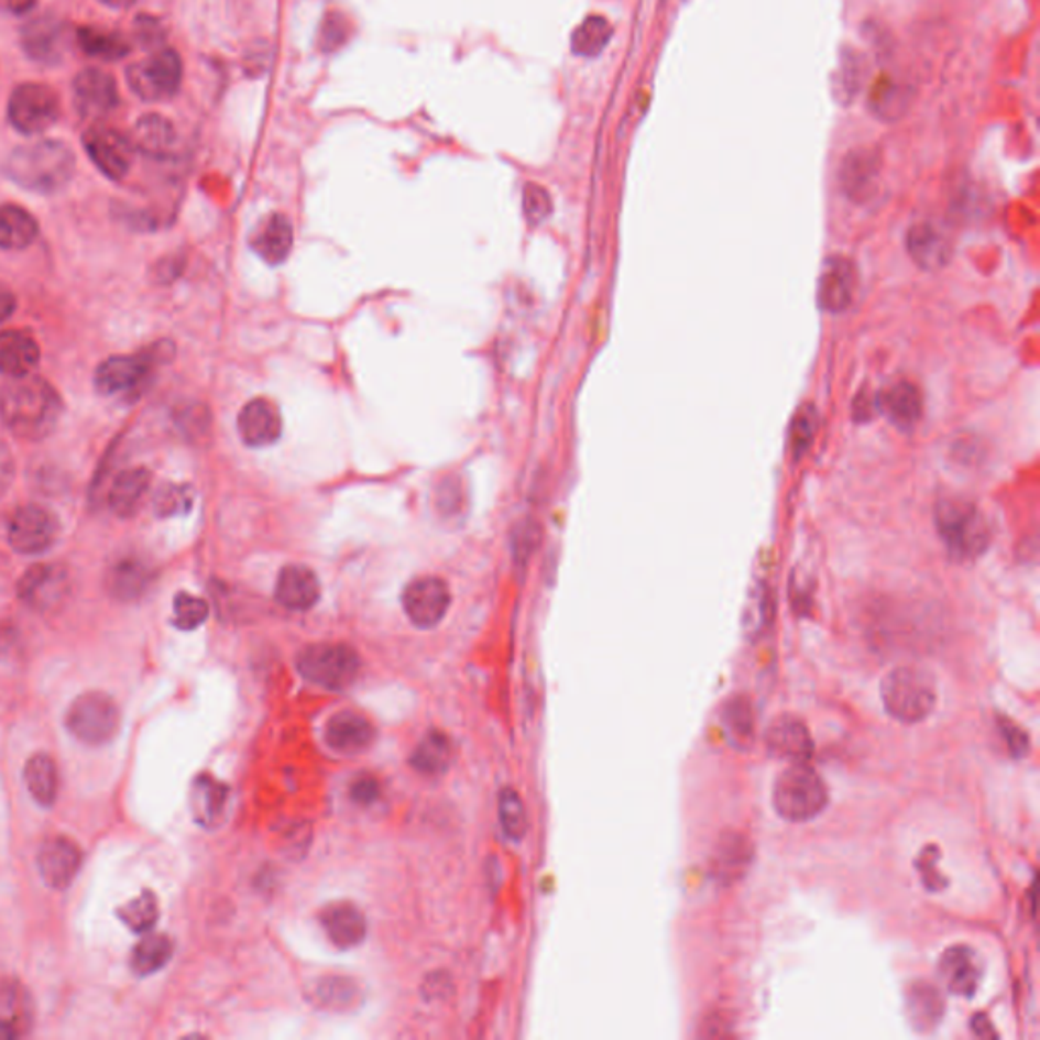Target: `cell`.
I'll return each instance as SVG.
<instances>
[{
  "label": "cell",
  "instance_id": "obj_1",
  "mask_svg": "<svg viewBox=\"0 0 1040 1040\" xmlns=\"http://www.w3.org/2000/svg\"><path fill=\"white\" fill-rule=\"evenodd\" d=\"M64 403L52 384L26 374L11 379L0 388V417L17 437L40 441L53 434Z\"/></svg>",
  "mask_w": 1040,
  "mask_h": 1040
},
{
  "label": "cell",
  "instance_id": "obj_2",
  "mask_svg": "<svg viewBox=\"0 0 1040 1040\" xmlns=\"http://www.w3.org/2000/svg\"><path fill=\"white\" fill-rule=\"evenodd\" d=\"M76 172V155L62 141H40L14 149L4 161V173L23 189L50 196L64 189Z\"/></svg>",
  "mask_w": 1040,
  "mask_h": 1040
},
{
  "label": "cell",
  "instance_id": "obj_3",
  "mask_svg": "<svg viewBox=\"0 0 1040 1040\" xmlns=\"http://www.w3.org/2000/svg\"><path fill=\"white\" fill-rule=\"evenodd\" d=\"M935 527L948 554L955 561H975L988 551L992 530L974 502L941 499L937 502Z\"/></svg>",
  "mask_w": 1040,
  "mask_h": 1040
},
{
  "label": "cell",
  "instance_id": "obj_4",
  "mask_svg": "<svg viewBox=\"0 0 1040 1040\" xmlns=\"http://www.w3.org/2000/svg\"><path fill=\"white\" fill-rule=\"evenodd\" d=\"M884 710L900 724L924 722L937 705V681L931 671L902 665L886 672L880 686Z\"/></svg>",
  "mask_w": 1040,
  "mask_h": 1040
},
{
  "label": "cell",
  "instance_id": "obj_5",
  "mask_svg": "<svg viewBox=\"0 0 1040 1040\" xmlns=\"http://www.w3.org/2000/svg\"><path fill=\"white\" fill-rule=\"evenodd\" d=\"M830 792L809 763H790L773 785V807L789 823H807L825 811Z\"/></svg>",
  "mask_w": 1040,
  "mask_h": 1040
},
{
  "label": "cell",
  "instance_id": "obj_6",
  "mask_svg": "<svg viewBox=\"0 0 1040 1040\" xmlns=\"http://www.w3.org/2000/svg\"><path fill=\"white\" fill-rule=\"evenodd\" d=\"M297 669L307 681L340 691L354 683L360 672V657L352 646L319 643L299 653Z\"/></svg>",
  "mask_w": 1040,
  "mask_h": 1040
},
{
  "label": "cell",
  "instance_id": "obj_7",
  "mask_svg": "<svg viewBox=\"0 0 1040 1040\" xmlns=\"http://www.w3.org/2000/svg\"><path fill=\"white\" fill-rule=\"evenodd\" d=\"M132 92L146 102L173 98L184 78L182 57L173 50H155L143 62H136L127 72Z\"/></svg>",
  "mask_w": 1040,
  "mask_h": 1040
},
{
  "label": "cell",
  "instance_id": "obj_8",
  "mask_svg": "<svg viewBox=\"0 0 1040 1040\" xmlns=\"http://www.w3.org/2000/svg\"><path fill=\"white\" fill-rule=\"evenodd\" d=\"M172 350L173 346L158 343L157 348H149L139 354L108 358L96 369V391L106 396L132 393L149 381L153 369L163 362V354Z\"/></svg>",
  "mask_w": 1040,
  "mask_h": 1040
},
{
  "label": "cell",
  "instance_id": "obj_9",
  "mask_svg": "<svg viewBox=\"0 0 1040 1040\" xmlns=\"http://www.w3.org/2000/svg\"><path fill=\"white\" fill-rule=\"evenodd\" d=\"M67 727L86 744H105L119 732L117 701L106 693H84L67 710Z\"/></svg>",
  "mask_w": 1040,
  "mask_h": 1040
},
{
  "label": "cell",
  "instance_id": "obj_10",
  "mask_svg": "<svg viewBox=\"0 0 1040 1040\" xmlns=\"http://www.w3.org/2000/svg\"><path fill=\"white\" fill-rule=\"evenodd\" d=\"M59 96L43 84H21L9 100V120L23 134H40L59 119Z\"/></svg>",
  "mask_w": 1040,
  "mask_h": 1040
},
{
  "label": "cell",
  "instance_id": "obj_11",
  "mask_svg": "<svg viewBox=\"0 0 1040 1040\" xmlns=\"http://www.w3.org/2000/svg\"><path fill=\"white\" fill-rule=\"evenodd\" d=\"M57 518L35 504L17 508L7 530L11 547L21 555L45 554L57 539Z\"/></svg>",
  "mask_w": 1040,
  "mask_h": 1040
},
{
  "label": "cell",
  "instance_id": "obj_12",
  "mask_svg": "<svg viewBox=\"0 0 1040 1040\" xmlns=\"http://www.w3.org/2000/svg\"><path fill=\"white\" fill-rule=\"evenodd\" d=\"M84 149L94 165L105 173L108 179L120 182L131 172L132 146L131 139L108 127H92L81 136Z\"/></svg>",
  "mask_w": 1040,
  "mask_h": 1040
},
{
  "label": "cell",
  "instance_id": "obj_13",
  "mask_svg": "<svg viewBox=\"0 0 1040 1040\" xmlns=\"http://www.w3.org/2000/svg\"><path fill=\"white\" fill-rule=\"evenodd\" d=\"M451 593L448 583L439 578L413 580L403 592V607L408 620L423 631L437 626L448 614Z\"/></svg>",
  "mask_w": 1040,
  "mask_h": 1040
},
{
  "label": "cell",
  "instance_id": "obj_14",
  "mask_svg": "<svg viewBox=\"0 0 1040 1040\" xmlns=\"http://www.w3.org/2000/svg\"><path fill=\"white\" fill-rule=\"evenodd\" d=\"M880 172L883 161L876 149H854L842 161L840 167V185L845 198L854 204H868L876 198L880 187Z\"/></svg>",
  "mask_w": 1040,
  "mask_h": 1040
},
{
  "label": "cell",
  "instance_id": "obj_15",
  "mask_svg": "<svg viewBox=\"0 0 1040 1040\" xmlns=\"http://www.w3.org/2000/svg\"><path fill=\"white\" fill-rule=\"evenodd\" d=\"M69 29L64 21L43 14L29 21L21 31V45L33 62L55 66L66 57L69 47Z\"/></svg>",
  "mask_w": 1040,
  "mask_h": 1040
},
{
  "label": "cell",
  "instance_id": "obj_16",
  "mask_svg": "<svg viewBox=\"0 0 1040 1040\" xmlns=\"http://www.w3.org/2000/svg\"><path fill=\"white\" fill-rule=\"evenodd\" d=\"M766 752L782 763H809L815 744L809 727L797 715H778L764 732Z\"/></svg>",
  "mask_w": 1040,
  "mask_h": 1040
},
{
  "label": "cell",
  "instance_id": "obj_17",
  "mask_svg": "<svg viewBox=\"0 0 1040 1040\" xmlns=\"http://www.w3.org/2000/svg\"><path fill=\"white\" fill-rule=\"evenodd\" d=\"M74 106L84 119H105L119 106L117 81L105 69H84L74 79Z\"/></svg>",
  "mask_w": 1040,
  "mask_h": 1040
},
{
  "label": "cell",
  "instance_id": "obj_18",
  "mask_svg": "<svg viewBox=\"0 0 1040 1040\" xmlns=\"http://www.w3.org/2000/svg\"><path fill=\"white\" fill-rule=\"evenodd\" d=\"M857 289V271L845 256H830L819 275L817 302L828 314H842L852 302Z\"/></svg>",
  "mask_w": 1040,
  "mask_h": 1040
},
{
  "label": "cell",
  "instance_id": "obj_19",
  "mask_svg": "<svg viewBox=\"0 0 1040 1040\" xmlns=\"http://www.w3.org/2000/svg\"><path fill=\"white\" fill-rule=\"evenodd\" d=\"M937 974L949 994L960 998H974L982 982V967L977 962V953L967 945H953L945 949Z\"/></svg>",
  "mask_w": 1040,
  "mask_h": 1040
},
{
  "label": "cell",
  "instance_id": "obj_20",
  "mask_svg": "<svg viewBox=\"0 0 1040 1040\" xmlns=\"http://www.w3.org/2000/svg\"><path fill=\"white\" fill-rule=\"evenodd\" d=\"M238 434L249 448L273 446L283 434L281 413L269 398H252L238 415Z\"/></svg>",
  "mask_w": 1040,
  "mask_h": 1040
},
{
  "label": "cell",
  "instance_id": "obj_21",
  "mask_svg": "<svg viewBox=\"0 0 1040 1040\" xmlns=\"http://www.w3.org/2000/svg\"><path fill=\"white\" fill-rule=\"evenodd\" d=\"M67 590L69 578L64 567L35 566L26 571L19 583V598L26 606L50 610L66 598Z\"/></svg>",
  "mask_w": 1040,
  "mask_h": 1040
},
{
  "label": "cell",
  "instance_id": "obj_22",
  "mask_svg": "<svg viewBox=\"0 0 1040 1040\" xmlns=\"http://www.w3.org/2000/svg\"><path fill=\"white\" fill-rule=\"evenodd\" d=\"M79 866H81V852L72 840L57 835V838H50L41 845L37 868H40L41 878L52 888H57V890L67 888L74 883Z\"/></svg>",
  "mask_w": 1040,
  "mask_h": 1040
},
{
  "label": "cell",
  "instance_id": "obj_23",
  "mask_svg": "<svg viewBox=\"0 0 1040 1040\" xmlns=\"http://www.w3.org/2000/svg\"><path fill=\"white\" fill-rule=\"evenodd\" d=\"M907 251L922 271H939L949 263L953 244L948 232L933 222H919L907 234Z\"/></svg>",
  "mask_w": 1040,
  "mask_h": 1040
},
{
  "label": "cell",
  "instance_id": "obj_24",
  "mask_svg": "<svg viewBox=\"0 0 1040 1040\" xmlns=\"http://www.w3.org/2000/svg\"><path fill=\"white\" fill-rule=\"evenodd\" d=\"M878 410L902 431L917 427L922 417L921 388L910 381L890 382L876 398Z\"/></svg>",
  "mask_w": 1040,
  "mask_h": 1040
},
{
  "label": "cell",
  "instance_id": "obj_25",
  "mask_svg": "<svg viewBox=\"0 0 1040 1040\" xmlns=\"http://www.w3.org/2000/svg\"><path fill=\"white\" fill-rule=\"evenodd\" d=\"M275 598L287 610L305 612L319 600V580L309 567L287 566L278 573Z\"/></svg>",
  "mask_w": 1040,
  "mask_h": 1040
},
{
  "label": "cell",
  "instance_id": "obj_26",
  "mask_svg": "<svg viewBox=\"0 0 1040 1040\" xmlns=\"http://www.w3.org/2000/svg\"><path fill=\"white\" fill-rule=\"evenodd\" d=\"M374 737H376V732L369 720L352 711H342L333 715L326 727V740L330 748L340 754H350V756L369 751Z\"/></svg>",
  "mask_w": 1040,
  "mask_h": 1040
},
{
  "label": "cell",
  "instance_id": "obj_27",
  "mask_svg": "<svg viewBox=\"0 0 1040 1040\" xmlns=\"http://www.w3.org/2000/svg\"><path fill=\"white\" fill-rule=\"evenodd\" d=\"M40 346L25 331H2L0 333V374L9 379H19L31 374L40 364Z\"/></svg>",
  "mask_w": 1040,
  "mask_h": 1040
},
{
  "label": "cell",
  "instance_id": "obj_28",
  "mask_svg": "<svg viewBox=\"0 0 1040 1040\" xmlns=\"http://www.w3.org/2000/svg\"><path fill=\"white\" fill-rule=\"evenodd\" d=\"M905 1006H907L910 1027L921 1034L933 1032L945 1016V1000L941 992L927 982H915L907 989Z\"/></svg>",
  "mask_w": 1040,
  "mask_h": 1040
},
{
  "label": "cell",
  "instance_id": "obj_29",
  "mask_svg": "<svg viewBox=\"0 0 1040 1040\" xmlns=\"http://www.w3.org/2000/svg\"><path fill=\"white\" fill-rule=\"evenodd\" d=\"M326 935L336 948L352 949L366 937V921L360 910L348 902H336L319 917Z\"/></svg>",
  "mask_w": 1040,
  "mask_h": 1040
},
{
  "label": "cell",
  "instance_id": "obj_30",
  "mask_svg": "<svg viewBox=\"0 0 1040 1040\" xmlns=\"http://www.w3.org/2000/svg\"><path fill=\"white\" fill-rule=\"evenodd\" d=\"M751 862V842L736 831H730L722 835V840L715 845L711 868L720 883L732 884L746 874Z\"/></svg>",
  "mask_w": 1040,
  "mask_h": 1040
},
{
  "label": "cell",
  "instance_id": "obj_31",
  "mask_svg": "<svg viewBox=\"0 0 1040 1040\" xmlns=\"http://www.w3.org/2000/svg\"><path fill=\"white\" fill-rule=\"evenodd\" d=\"M293 249V225L283 214H273L252 237V251L256 252L264 263H285Z\"/></svg>",
  "mask_w": 1040,
  "mask_h": 1040
},
{
  "label": "cell",
  "instance_id": "obj_32",
  "mask_svg": "<svg viewBox=\"0 0 1040 1040\" xmlns=\"http://www.w3.org/2000/svg\"><path fill=\"white\" fill-rule=\"evenodd\" d=\"M132 146L143 151L149 157L165 158L175 151V129L172 122L161 114H145L132 129Z\"/></svg>",
  "mask_w": 1040,
  "mask_h": 1040
},
{
  "label": "cell",
  "instance_id": "obj_33",
  "mask_svg": "<svg viewBox=\"0 0 1040 1040\" xmlns=\"http://www.w3.org/2000/svg\"><path fill=\"white\" fill-rule=\"evenodd\" d=\"M153 580V573L145 561L136 557H124L119 559L108 571V592L112 593L117 600L131 602L139 595H143Z\"/></svg>",
  "mask_w": 1040,
  "mask_h": 1040
},
{
  "label": "cell",
  "instance_id": "obj_34",
  "mask_svg": "<svg viewBox=\"0 0 1040 1040\" xmlns=\"http://www.w3.org/2000/svg\"><path fill=\"white\" fill-rule=\"evenodd\" d=\"M149 484H151V472H146L145 468H132V470L120 472L114 478L110 496H108L112 513L119 514L122 518L136 513L139 504L143 502V496L149 490Z\"/></svg>",
  "mask_w": 1040,
  "mask_h": 1040
},
{
  "label": "cell",
  "instance_id": "obj_35",
  "mask_svg": "<svg viewBox=\"0 0 1040 1040\" xmlns=\"http://www.w3.org/2000/svg\"><path fill=\"white\" fill-rule=\"evenodd\" d=\"M40 234V225L29 211L7 204L0 206V249L2 251H23L35 242Z\"/></svg>",
  "mask_w": 1040,
  "mask_h": 1040
},
{
  "label": "cell",
  "instance_id": "obj_36",
  "mask_svg": "<svg viewBox=\"0 0 1040 1040\" xmlns=\"http://www.w3.org/2000/svg\"><path fill=\"white\" fill-rule=\"evenodd\" d=\"M228 789L222 782L210 777H201L194 782L191 809L204 828H216L225 821Z\"/></svg>",
  "mask_w": 1040,
  "mask_h": 1040
},
{
  "label": "cell",
  "instance_id": "obj_37",
  "mask_svg": "<svg viewBox=\"0 0 1040 1040\" xmlns=\"http://www.w3.org/2000/svg\"><path fill=\"white\" fill-rule=\"evenodd\" d=\"M449 763H451V742L446 734L437 730L423 737L410 758L413 768L427 777L444 775L448 770Z\"/></svg>",
  "mask_w": 1040,
  "mask_h": 1040
},
{
  "label": "cell",
  "instance_id": "obj_38",
  "mask_svg": "<svg viewBox=\"0 0 1040 1040\" xmlns=\"http://www.w3.org/2000/svg\"><path fill=\"white\" fill-rule=\"evenodd\" d=\"M909 102V88L895 78L876 79L869 92V108L878 119L895 120L902 117Z\"/></svg>",
  "mask_w": 1040,
  "mask_h": 1040
},
{
  "label": "cell",
  "instance_id": "obj_39",
  "mask_svg": "<svg viewBox=\"0 0 1040 1040\" xmlns=\"http://www.w3.org/2000/svg\"><path fill=\"white\" fill-rule=\"evenodd\" d=\"M57 766L47 754H35L33 758H29L25 766L26 789L37 803L43 807L53 804L57 797Z\"/></svg>",
  "mask_w": 1040,
  "mask_h": 1040
},
{
  "label": "cell",
  "instance_id": "obj_40",
  "mask_svg": "<svg viewBox=\"0 0 1040 1040\" xmlns=\"http://www.w3.org/2000/svg\"><path fill=\"white\" fill-rule=\"evenodd\" d=\"M722 724L725 736L736 746L737 751L751 748L754 740V713L751 701L746 698H730L722 710Z\"/></svg>",
  "mask_w": 1040,
  "mask_h": 1040
},
{
  "label": "cell",
  "instance_id": "obj_41",
  "mask_svg": "<svg viewBox=\"0 0 1040 1040\" xmlns=\"http://www.w3.org/2000/svg\"><path fill=\"white\" fill-rule=\"evenodd\" d=\"M76 40L84 53L98 59H106V62L122 59L127 53L131 52L129 43L124 41V37H120L119 33L96 29V26H81L76 33Z\"/></svg>",
  "mask_w": 1040,
  "mask_h": 1040
},
{
  "label": "cell",
  "instance_id": "obj_42",
  "mask_svg": "<svg viewBox=\"0 0 1040 1040\" xmlns=\"http://www.w3.org/2000/svg\"><path fill=\"white\" fill-rule=\"evenodd\" d=\"M612 40V25L604 17L592 14L571 35V50L581 57H593L604 52Z\"/></svg>",
  "mask_w": 1040,
  "mask_h": 1040
},
{
  "label": "cell",
  "instance_id": "obj_43",
  "mask_svg": "<svg viewBox=\"0 0 1040 1040\" xmlns=\"http://www.w3.org/2000/svg\"><path fill=\"white\" fill-rule=\"evenodd\" d=\"M173 943L169 937L149 935L132 951L134 974L151 975L165 967L172 960Z\"/></svg>",
  "mask_w": 1040,
  "mask_h": 1040
},
{
  "label": "cell",
  "instance_id": "obj_44",
  "mask_svg": "<svg viewBox=\"0 0 1040 1040\" xmlns=\"http://www.w3.org/2000/svg\"><path fill=\"white\" fill-rule=\"evenodd\" d=\"M862 78H864L862 59L852 50H845L842 55V64L838 67V74H835L833 86H831L833 96L843 105H850L856 98V94L860 92Z\"/></svg>",
  "mask_w": 1040,
  "mask_h": 1040
},
{
  "label": "cell",
  "instance_id": "obj_45",
  "mask_svg": "<svg viewBox=\"0 0 1040 1040\" xmlns=\"http://www.w3.org/2000/svg\"><path fill=\"white\" fill-rule=\"evenodd\" d=\"M120 919L129 924L134 933H145L155 927L158 919L157 898L153 893H143L120 909Z\"/></svg>",
  "mask_w": 1040,
  "mask_h": 1040
},
{
  "label": "cell",
  "instance_id": "obj_46",
  "mask_svg": "<svg viewBox=\"0 0 1040 1040\" xmlns=\"http://www.w3.org/2000/svg\"><path fill=\"white\" fill-rule=\"evenodd\" d=\"M499 811H501L504 833L514 842H521L527 833V813H525V804L521 801V797L513 789L502 790L499 797Z\"/></svg>",
  "mask_w": 1040,
  "mask_h": 1040
},
{
  "label": "cell",
  "instance_id": "obj_47",
  "mask_svg": "<svg viewBox=\"0 0 1040 1040\" xmlns=\"http://www.w3.org/2000/svg\"><path fill=\"white\" fill-rule=\"evenodd\" d=\"M817 410L813 405H803L795 413L790 423V449L795 460H801L811 448L817 434Z\"/></svg>",
  "mask_w": 1040,
  "mask_h": 1040
},
{
  "label": "cell",
  "instance_id": "obj_48",
  "mask_svg": "<svg viewBox=\"0 0 1040 1040\" xmlns=\"http://www.w3.org/2000/svg\"><path fill=\"white\" fill-rule=\"evenodd\" d=\"M173 614H175L173 618H175V626H177V628H182V631H196L198 626H201V624L208 620L210 607H208V604H206L201 598L182 592L175 598Z\"/></svg>",
  "mask_w": 1040,
  "mask_h": 1040
},
{
  "label": "cell",
  "instance_id": "obj_49",
  "mask_svg": "<svg viewBox=\"0 0 1040 1040\" xmlns=\"http://www.w3.org/2000/svg\"><path fill=\"white\" fill-rule=\"evenodd\" d=\"M523 210L525 218L530 226H539L545 222L551 211H554V201L545 187L537 184H528L523 194Z\"/></svg>",
  "mask_w": 1040,
  "mask_h": 1040
},
{
  "label": "cell",
  "instance_id": "obj_50",
  "mask_svg": "<svg viewBox=\"0 0 1040 1040\" xmlns=\"http://www.w3.org/2000/svg\"><path fill=\"white\" fill-rule=\"evenodd\" d=\"M350 26L342 13L326 14L324 25L319 31V47L321 52H336L343 41L348 40Z\"/></svg>",
  "mask_w": 1040,
  "mask_h": 1040
},
{
  "label": "cell",
  "instance_id": "obj_51",
  "mask_svg": "<svg viewBox=\"0 0 1040 1040\" xmlns=\"http://www.w3.org/2000/svg\"><path fill=\"white\" fill-rule=\"evenodd\" d=\"M540 543V528L537 523L527 521L525 525L514 530L513 551L518 563H525L530 555L537 551Z\"/></svg>",
  "mask_w": 1040,
  "mask_h": 1040
},
{
  "label": "cell",
  "instance_id": "obj_52",
  "mask_svg": "<svg viewBox=\"0 0 1040 1040\" xmlns=\"http://www.w3.org/2000/svg\"><path fill=\"white\" fill-rule=\"evenodd\" d=\"M191 492L185 486H169L165 492H161L157 499L158 514H179L187 513L191 508Z\"/></svg>",
  "mask_w": 1040,
  "mask_h": 1040
},
{
  "label": "cell",
  "instance_id": "obj_53",
  "mask_svg": "<svg viewBox=\"0 0 1040 1040\" xmlns=\"http://www.w3.org/2000/svg\"><path fill=\"white\" fill-rule=\"evenodd\" d=\"M352 996H354V989H352V984L346 982V979H326L319 988H317V998L328 1004V1006H350L352 1004Z\"/></svg>",
  "mask_w": 1040,
  "mask_h": 1040
},
{
  "label": "cell",
  "instance_id": "obj_54",
  "mask_svg": "<svg viewBox=\"0 0 1040 1040\" xmlns=\"http://www.w3.org/2000/svg\"><path fill=\"white\" fill-rule=\"evenodd\" d=\"M939 856H941V854H939V847L931 845V847H927V850L922 852V856L919 857V862H917V868L921 869L922 884H924V888H929L931 893H937V890H941V888L948 886V883L943 880V876L935 869Z\"/></svg>",
  "mask_w": 1040,
  "mask_h": 1040
},
{
  "label": "cell",
  "instance_id": "obj_55",
  "mask_svg": "<svg viewBox=\"0 0 1040 1040\" xmlns=\"http://www.w3.org/2000/svg\"><path fill=\"white\" fill-rule=\"evenodd\" d=\"M1000 734L1015 758H1022L1027 754L1030 742H1028L1027 732L1020 725H1016L1012 720L1000 718Z\"/></svg>",
  "mask_w": 1040,
  "mask_h": 1040
},
{
  "label": "cell",
  "instance_id": "obj_56",
  "mask_svg": "<svg viewBox=\"0 0 1040 1040\" xmlns=\"http://www.w3.org/2000/svg\"><path fill=\"white\" fill-rule=\"evenodd\" d=\"M350 792H352V799H354L355 803L370 804L379 799L381 787H379V782L372 777H360L355 778L354 782H352Z\"/></svg>",
  "mask_w": 1040,
  "mask_h": 1040
},
{
  "label": "cell",
  "instance_id": "obj_57",
  "mask_svg": "<svg viewBox=\"0 0 1040 1040\" xmlns=\"http://www.w3.org/2000/svg\"><path fill=\"white\" fill-rule=\"evenodd\" d=\"M14 460L11 449L7 448L4 441H0V499L7 494V490L13 484Z\"/></svg>",
  "mask_w": 1040,
  "mask_h": 1040
},
{
  "label": "cell",
  "instance_id": "obj_58",
  "mask_svg": "<svg viewBox=\"0 0 1040 1040\" xmlns=\"http://www.w3.org/2000/svg\"><path fill=\"white\" fill-rule=\"evenodd\" d=\"M35 4L37 0H0V13L19 17V14L31 13Z\"/></svg>",
  "mask_w": 1040,
  "mask_h": 1040
},
{
  "label": "cell",
  "instance_id": "obj_59",
  "mask_svg": "<svg viewBox=\"0 0 1040 1040\" xmlns=\"http://www.w3.org/2000/svg\"><path fill=\"white\" fill-rule=\"evenodd\" d=\"M14 309H17V299H14L13 291L7 289L0 283V321L13 316Z\"/></svg>",
  "mask_w": 1040,
  "mask_h": 1040
},
{
  "label": "cell",
  "instance_id": "obj_60",
  "mask_svg": "<svg viewBox=\"0 0 1040 1040\" xmlns=\"http://www.w3.org/2000/svg\"><path fill=\"white\" fill-rule=\"evenodd\" d=\"M972 1030H974L975 1037L979 1039H992V1037H998L994 1027L989 1025L988 1018L986 1015H977L972 1018Z\"/></svg>",
  "mask_w": 1040,
  "mask_h": 1040
},
{
  "label": "cell",
  "instance_id": "obj_61",
  "mask_svg": "<svg viewBox=\"0 0 1040 1040\" xmlns=\"http://www.w3.org/2000/svg\"><path fill=\"white\" fill-rule=\"evenodd\" d=\"M19 1034V1030L14 1027L13 1022L0 1018V1040L14 1039Z\"/></svg>",
  "mask_w": 1040,
  "mask_h": 1040
},
{
  "label": "cell",
  "instance_id": "obj_62",
  "mask_svg": "<svg viewBox=\"0 0 1040 1040\" xmlns=\"http://www.w3.org/2000/svg\"><path fill=\"white\" fill-rule=\"evenodd\" d=\"M100 2L106 7H112V9H127V7L134 4L136 0H100Z\"/></svg>",
  "mask_w": 1040,
  "mask_h": 1040
}]
</instances>
